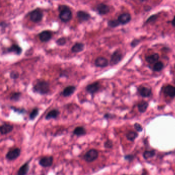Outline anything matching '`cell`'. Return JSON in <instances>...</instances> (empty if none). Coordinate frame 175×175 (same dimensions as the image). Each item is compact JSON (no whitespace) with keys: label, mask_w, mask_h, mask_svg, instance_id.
<instances>
[{"label":"cell","mask_w":175,"mask_h":175,"mask_svg":"<svg viewBox=\"0 0 175 175\" xmlns=\"http://www.w3.org/2000/svg\"><path fill=\"white\" fill-rule=\"evenodd\" d=\"M60 112L57 109H53L50 110L46 115L45 119L46 120H50L51 119H55L59 117Z\"/></svg>","instance_id":"18"},{"label":"cell","mask_w":175,"mask_h":175,"mask_svg":"<svg viewBox=\"0 0 175 175\" xmlns=\"http://www.w3.org/2000/svg\"><path fill=\"white\" fill-rule=\"evenodd\" d=\"M149 107V103L146 101H142L138 104V109L139 112L143 113L146 111Z\"/></svg>","instance_id":"23"},{"label":"cell","mask_w":175,"mask_h":175,"mask_svg":"<svg viewBox=\"0 0 175 175\" xmlns=\"http://www.w3.org/2000/svg\"><path fill=\"white\" fill-rule=\"evenodd\" d=\"M100 89V84L99 82H94L93 83L87 85L85 90L87 93L93 95L99 91Z\"/></svg>","instance_id":"8"},{"label":"cell","mask_w":175,"mask_h":175,"mask_svg":"<svg viewBox=\"0 0 175 175\" xmlns=\"http://www.w3.org/2000/svg\"><path fill=\"white\" fill-rule=\"evenodd\" d=\"M107 25L111 28H115L120 25L118 20H111L107 22Z\"/></svg>","instance_id":"29"},{"label":"cell","mask_w":175,"mask_h":175,"mask_svg":"<svg viewBox=\"0 0 175 175\" xmlns=\"http://www.w3.org/2000/svg\"><path fill=\"white\" fill-rule=\"evenodd\" d=\"M21 95V92H13V94H11V97H10V100H11V101L17 102V101H19Z\"/></svg>","instance_id":"28"},{"label":"cell","mask_w":175,"mask_h":175,"mask_svg":"<svg viewBox=\"0 0 175 175\" xmlns=\"http://www.w3.org/2000/svg\"><path fill=\"white\" fill-rule=\"evenodd\" d=\"M134 129L138 132H141L143 131V128L142 126L139 123H135L134 125Z\"/></svg>","instance_id":"35"},{"label":"cell","mask_w":175,"mask_h":175,"mask_svg":"<svg viewBox=\"0 0 175 175\" xmlns=\"http://www.w3.org/2000/svg\"><path fill=\"white\" fill-rule=\"evenodd\" d=\"M159 59V55L158 53H156L150 55L149 56L145 58V60L147 62L149 63L152 64L155 63L158 61Z\"/></svg>","instance_id":"24"},{"label":"cell","mask_w":175,"mask_h":175,"mask_svg":"<svg viewBox=\"0 0 175 175\" xmlns=\"http://www.w3.org/2000/svg\"><path fill=\"white\" fill-rule=\"evenodd\" d=\"M138 91L139 94L143 98L149 97L152 93V89L146 87H139L138 89Z\"/></svg>","instance_id":"17"},{"label":"cell","mask_w":175,"mask_h":175,"mask_svg":"<svg viewBox=\"0 0 175 175\" xmlns=\"http://www.w3.org/2000/svg\"><path fill=\"white\" fill-rule=\"evenodd\" d=\"M96 10L97 11L98 14L102 16V15H105L110 13V8L109 6L107 5L101 3L98 4L97 5Z\"/></svg>","instance_id":"11"},{"label":"cell","mask_w":175,"mask_h":175,"mask_svg":"<svg viewBox=\"0 0 175 175\" xmlns=\"http://www.w3.org/2000/svg\"><path fill=\"white\" fill-rule=\"evenodd\" d=\"M131 17L129 13H124L119 16L117 20L121 25H125L131 21Z\"/></svg>","instance_id":"16"},{"label":"cell","mask_w":175,"mask_h":175,"mask_svg":"<svg viewBox=\"0 0 175 175\" xmlns=\"http://www.w3.org/2000/svg\"><path fill=\"white\" fill-rule=\"evenodd\" d=\"M39 114V108L37 107L34 108L31 111L29 116V119L30 121H34L35 120V119L38 117V116Z\"/></svg>","instance_id":"27"},{"label":"cell","mask_w":175,"mask_h":175,"mask_svg":"<svg viewBox=\"0 0 175 175\" xmlns=\"http://www.w3.org/2000/svg\"><path fill=\"white\" fill-rule=\"evenodd\" d=\"M39 39L42 42H47L52 38L53 34L50 30H43L38 35Z\"/></svg>","instance_id":"9"},{"label":"cell","mask_w":175,"mask_h":175,"mask_svg":"<svg viewBox=\"0 0 175 175\" xmlns=\"http://www.w3.org/2000/svg\"><path fill=\"white\" fill-rule=\"evenodd\" d=\"M84 44L83 43H76L71 48V50L74 53H78L83 51L84 49Z\"/></svg>","instance_id":"22"},{"label":"cell","mask_w":175,"mask_h":175,"mask_svg":"<svg viewBox=\"0 0 175 175\" xmlns=\"http://www.w3.org/2000/svg\"><path fill=\"white\" fill-rule=\"evenodd\" d=\"M32 91L40 95H47L50 92V83L43 80H39L34 84Z\"/></svg>","instance_id":"1"},{"label":"cell","mask_w":175,"mask_h":175,"mask_svg":"<svg viewBox=\"0 0 175 175\" xmlns=\"http://www.w3.org/2000/svg\"><path fill=\"white\" fill-rule=\"evenodd\" d=\"M140 41L138 39H135L133 40V41H131V45L132 47H135L138 45L139 43H140Z\"/></svg>","instance_id":"37"},{"label":"cell","mask_w":175,"mask_h":175,"mask_svg":"<svg viewBox=\"0 0 175 175\" xmlns=\"http://www.w3.org/2000/svg\"><path fill=\"white\" fill-rule=\"evenodd\" d=\"M8 24L6 22L2 21L1 22V27L2 30L3 29H6L7 27H8Z\"/></svg>","instance_id":"40"},{"label":"cell","mask_w":175,"mask_h":175,"mask_svg":"<svg viewBox=\"0 0 175 175\" xmlns=\"http://www.w3.org/2000/svg\"><path fill=\"white\" fill-rule=\"evenodd\" d=\"M76 90V87L74 85H68L64 89L61 95L64 97H68L72 95Z\"/></svg>","instance_id":"15"},{"label":"cell","mask_w":175,"mask_h":175,"mask_svg":"<svg viewBox=\"0 0 175 175\" xmlns=\"http://www.w3.org/2000/svg\"><path fill=\"white\" fill-rule=\"evenodd\" d=\"M20 76L19 73L17 71H13L10 73V77L11 79L14 80L17 79Z\"/></svg>","instance_id":"33"},{"label":"cell","mask_w":175,"mask_h":175,"mask_svg":"<svg viewBox=\"0 0 175 175\" xmlns=\"http://www.w3.org/2000/svg\"><path fill=\"white\" fill-rule=\"evenodd\" d=\"M21 154V149L19 147L9 150L6 154L5 157L9 161H14L19 157Z\"/></svg>","instance_id":"5"},{"label":"cell","mask_w":175,"mask_h":175,"mask_svg":"<svg viewBox=\"0 0 175 175\" xmlns=\"http://www.w3.org/2000/svg\"><path fill=\"white\" fill-rule=\"evenodd\" d=\"M138 137V133L134 131H129L126 134V137L127 138V140H129L130 141H134Z\"/></svg>","instance_id":"25"},{"label":"cell","mask_w":175,"mask_h":175,"mask_svg":"<svg viewBox=\"0 0 175 175\" xmlns=\"http://www.w3.org/2000/svg\"><path fill=\"white\" fill-rule=\"evenodd\" d=\"M14 126L12 124L5 123L0 126V133L1 135H6L13 131Z\"/></svg>","instance_id":"12"},{"label":"cell","mask_w":175,"mask_h":175,"mask_svg":"<svg viewBox=\"0 0 175 175\" xmlns=\"http://www.w3.org/2000/svg\"><path fill=\"white\" fill-rule=\"evenodd\" d=\"M5 53H14L16 55H19L22 53V48L18 44L11 45L5 50Z\"/></svg>","instance_id":"14"},{"label":"cell","mask_w":175,"mask_h":175,"mask_svg":"<svg viewBox=\"0 0 175 175\" xmlns=\"http://www.w3.org/2000/svg\"><path fill=\"white\" fill-rule=\"evenodd\" d=\"M58 8L60 11L59 17L61 21L64 23L70 21L73 18V14L69 7L65 5H62L60 6Z\"/></svg>","instance_id":"2"},{"label":"cell","mask_w":175,"mask_h":175,"mask_svg":"<svg viewBox=\"0 0 175 175\" xmlns=\"http://www.w3.org/2000/svg\"><path fill=\"white\" fill-rule=\"evenodd\" d=\"M115 117V116L113 115H112L111 113H106L104 115V118L106 119H113V117Z\"/></svg>","instance_id":"39"},{"label":"cell","mask_w":175,"mask_h":175,"mask_svg":"<svg viewBox=\"0 0 175 175\" xmlns=\"http://www.w3.org/2000/svg\"><path fill=\"white\" fill-rule=\"evenodd\" d=\"M11 108L13 110L14 112L19 114H25L26 113V110L24 108H18L14 106H11Z\"/></svg>","instance_id":"31"},{"label":"cell","mask_w":175,"mask_h":175,"mask_svg":"<svg viewBox=\"0 0 175 175\" xmlns=\"http://www.w3.org/2000/svg\"><path fill=\"white\" fill-rule=\"evenodd\" d=\"M149 173H148V172L145 169H143V171H142V173L141 175H148Z\"/></svg>","instance_id":"41"},{"label":"cell","mask_w":175,"mask_h":175,"mask_svg":"<svg viewBox=\"0 0 175 175\" xmlns=\"http://www.w3.org/2000/svg\"><path fill=\"white\" fill-rule=\"evenodd\" d=\"M77 18L80 23L88 21L91 18V15L86 11H79L77 13Z\"/></svg>","instance_id":"10"},{"label":"cell","mask_w":175,"mask_h":175,"mask_svg":"<svg viewBox=\"0 0 175 175\" xmlns=\"http://www.w3.org/2000/svg\"><path fill=\"white\" fill-rule=\"evenodd\" d=\"M158 18V16L156 15V14H154V15H152V16L149 17L146 21V23H151L152 22L155 21H156L157 19Z\"/></svg>","instance_id":"36"},{"label":"cell","mask_w":175,"mask_h":175,"mask_svg":"<svg viewBox=\"0 0 175 175\" xmlns=\"http://www.w3.org/2000/svg\"><path fill=\"white\" fill-rule=\"evenodd\" d=\"M104 146L105 149H112L113 147V142L110 140H106L104 143Z\"/></svg>","instance_id":"34"},{"label":"cell","mask_w":175,"mask_h":175,"mask_svg":"<svg viewBox=\"0 0 175 175\" xmlns=\"http://www.w3.org/2000/svg\"><path fill=\"white\" fill-rule=\"evenodd\" d=\"M53 157L52 156H44L40 159L39 164L42 167H50L53 164Z\"/></svg>","instance_id":"7"},{"label":"cell","mask_w":175,"mask_h":175,"mask_svg":"<svg viewBox=\"0 0 175 175\" xmlns=\"http://www.w3.org/2000/svg\"><path fill=\"white\" fill-rule=\"evenodd\" d=\"M56 43L58 46H64L66 43V39L65 37H61L56 40Z\"/></svg>","instance_id":"32"},{"label":"cell","mask_w":175,"mask_h":175,"mask_svg":"<svg viewBox=\"0 0 175 175\" xmlns=\"http://www.w3.org/2000/svg\"><path fill=\"white\" fill-rule=\"evenodd\" d=\"M29 170V162H27L23 164L17 173V175H27Z\"/></svg>","instance_id":"19"},{"label":"cell","mask_w":175,"mask_h":175,"mask_svg":"<svg viewBox=\"0 0 175 175\" xmlns=\"http://www.w3.org/2000/svg\"><path fill=\"white\" fill-rule=\"evenodd\" d=\"M29 19L34 23H39L42 20L44 14L40 8H37L28 14Z\"/></svg>","instance_id":"3"},{"label":"cell","mask_w":175,"mask_h":175,"mask_svg":"<svg viewBox=\"0 0 175 175\" xmlns=\"http://www.w3.org/2000/svg\"><path fill=\"white\" fill-rule=\"evenodd\" d=\"M109 62L108 60L103 57H98L95 61V67H100V68H104L108 66L109 65Z\"/></svg>","instance_id":"13"},{"label":"cell","mask_w":175,"mask_h":175,"mask_svg":"<svg viewBox=\"0 0 175 175\" xmlns=\"http://www.w3.org/2000/svg\"><path fill=\"white\" fill-rule=\"evenodd\" d=\"M155 154H156V152L154 149L146 150L143 152V157L145 159H149L154 157Z\"/></svg>","instance_id":"26"},{"label":"cell","mask_w":175,"mask_h":175,"mask_svg":"<svg viewBox=\"0 0 175 175\" xmlns=\"http://www.w3.org/2000/svg\"><path fill=\"white\" fill-rule=\"evenodd\" d=\"M172 24L173 26L175 27V16L173 17V19L172 20Z\"/></svg>","instance_id":"42"},{"label":"cell","mask_w":175,"mask_h":175,"mask_svg":"<svg viewBox=\"0 0 175 175\" xmlns=\"http://www.w3.org/2000/svg\"><path fill=\"white\" fill-rule=\"evenodd\" d=\"M164 92L165 95L171 98L175 97V87L170 85H167L165 87Z\"/></svg>","instance_id":"21"},{"label":"cell","mask_w":175,"mask_h":175,"mask_svg":"<svg viewBox=\"0 0 175 175\" xmlns=\"http://www.w3.org/2000/svg\"><path fill=\"white\" fill-rule=\"evenodd\" d=\"M134 155H133L132 154H129V155H126L125 156H124V158L125 160H127V161H132L134 159Z\"/></svg>","instance_id":"38"},{"label":"cell","mask_w":175,"mask_h":175,"mask_svg":"<svg viewBox=\"0 0 175 175\" xmlns=\"http://www.w3.org/2000/svg\"><path fill=\"white\" fill-rule=\"evenodd\" d=\"M123 58V55L119 50H117L111 55L110 61V65L111 66L116 65L118 64Z\"/></svg>","instance_id":"6"},{"label":"cell","mask_w":175,"mask_h":175,"mask_svg":"<svg viewBox=\"0 0 175 175\" xmlns=\"http://www.w3.org/2000/svg\"><path fill=\"white\" fill-rule=\"evenodd\" d=\"M87 131L84 127L79 126L76 127L73 131V134L77 137L83 136L86 134Z\"/></svg>","instance_id":"20"},{"label":"cell","mask_w":175,"mask_h":175,"mask_svg":"<svg viewBox=\"0 0 175 175\" xmlns=\"http://www.w3.org/2000/svg\"><path fill=\"white\" fill-rule=\"evenodd\" d=\"M99 155V152L96 149H90L84 154L83 159L86 162L92 163L98 158Z\"/></svg>","instance_id":"4"},{"label":"cell","mask_w":175,"mask_h":175,"mask_svg":"<svg viewBox=\"0 0 175 175\" xmlns=\"http://www.w3.org/2000/svg\"><path fill=\"white\" fill-rule=\"evenodd\" d=\"M163 67H164V64L162 62H156L153 67V70L155 71H160L162 70Z\"/></svg>","instance_id":"30"}]
</instances>
